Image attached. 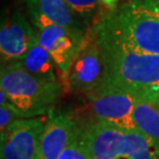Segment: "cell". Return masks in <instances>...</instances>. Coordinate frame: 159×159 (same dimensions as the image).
Here are the masks:
<instances>
[{
    "instance_id": "6da1fadb",
    "label": "cell",
    "mask_w": 159,
    "mask_h": 159,
    "mask_svg": "<svg viewBox=\"0 0 159 159\" xmlns=\"http://www.w3.org/2000/svg\"><path fill=\"white\" fill-rule=\"evenodd\" d=\"M106 63L104 81L129 92L138 99L156 102L159 98V55L133 49L100 21L89 28Z\"/></svg>"
},
{
    "instance_id": "7a4b0ae2",
    "label": "cell",
    "mask_w": 159,
    "mask_h": 159,
    "mask_svg": "<svg viewBox=\"0 0 159 159\" xmlns=\"http://www.w3.org/2000/svg\"><path fill=\"white\" fill-rule=\"evenodd\" d=\"M100 21L133 49L159 55V3L129 0L100 14Z\"/></svg>"
},
{
    "instance_id": "3957f363",
    "label": "cell",
    "mask_w": 159,
    "mask_h": 159,
    "mask_svg": "<svg viewBox=\"0 0 159 159\" xmlns=\"http://www.w3.org/2000/svg\"><path fill=\"white\" fill-rule=\"evenodd\" d=\"M81 126L92 159H159V147L138 131H125L96 120Z\"/></svg>"
},
{
    "instance_id": "277c9868",
    "label": "cell",
    "mask_w": 159,
    "mask_h": 159,
    "mask_svg": "<svg viewBox=\"0 0 159 159\" xmlns=\"http://www.w3.org/2000/svg\"><path fill=\"white\" fill-rule=\"evenodd\" d=\"M0 89L24 118H35L47 114L62 93L59 83L40 81L17 63L1 66Z\"/></svg>"
},
{
    "instance_id": "5b68a950",
    "label": "cell",
    "mask_w": 159,
    "mask_h": 159,
    "mask_svg": "<svg viewBox=\"0 0 159 159\" xmlns=\"http://www.w3.org/2000/svg\"><path fill=\"white\" fill-rule=\"evenodd\" d=\"M86 96L94 120L125 131H136L132 114L138 98L129 92L104 81Z\"/></svg>"
},
{
    "instance_id": "8992f818",
    "label": "cell",
    "mask_w": 159,
    "mask_h": 159,
    "mask_svg": "<svg viewBox=\"0 0 159 159\" xmlns=\"http://www.w3.org/2000/svg\"><path fill=\"white\" fill-rule=\"evenodd\" d=\"M106 63L94 35L88 29L82 47L65 77L69 91L87 95L104 82Z\"/></svg>"
},
{
    "instance_id": "52a82bcc",
    "label": "cell",
    "mask_w": 159,
    "mask_h": 159,
    "mask_svg": "<svg viewBox=\"0 0 159 159\" xmlns=\"http://www.w3.org/2000/svg\"><path fill=\"white\" fill-rule=\"evenodd\" d=\"M44 122L39 118L16 121L0 135L1 159H39Z\"/></svg>"
},
{
    "instance_id": "ba28073f",
    "label": "cell",
    "mask_w": 159,
    "mask_h": 159,
    "mask_svg": "<svg viewBox=\"0 0 159 159\" xmlns=\"http://www.w3.org/2000/svg\"><path fill=\"white\" fill-rule=\"evenodd\" d=\"M36 40L37 31L26 16L19 9H6L0 28L1 66L20 61Z\"/></svg>"
},
{
    "instance_id": "9c48e42d",
    "label": "cell",
    "mask_w": 159,
    "mask_h": 159,
    "mask_svg": "<svg viewBox=\"0 0 159 159\" xmlns=\"http://www.w3.org/2000/svg\"><path fill=\"white\" fill-rule=\"evenodd\" d=\"M86 33L62 26H50L37 30V40L50 54L64 78L85 39Z\"/></svg>"
},
{
    "instance_id": "30bf717a",
    "label": "cell",
    "mask_w": 159,
    "mask_h": 159,
    "mask_svg": "<svg viewBox=\"0 0 159 159\" xmlns=\"http://www.w3.org/2000/svg\"><path fill=\"white\" fill-rule=\"evenodd\" d=\"M30 20L37 30L62 26L87 32L88 28L72 14L64 0H26Z\"/></svg>"
},
{
    "instance_id": "8fae6325",
    "label": "cell",
    "mask_w": 159,
    "mask_h": 159,
    "mask_svg": "<svg viewBox=\"0 0 159 159\" xmlns=\"http://www.w3.org/2000/svg\"><path fill=\"white\" fill-rule=\"evenodd\" d=\"M80 124L67 115H56L44 124L39 159H58L74 138Z\"/></svg>"
},
{
    "instance_id": "7c38bea8",
    "label": "cell",
    "mask_w": 159,
    "mask_h": 159,
    "mask_svg": "<svg viewBox=\"0 0 159 159\" xmlns=\"http://www.w3.org/2000/svg\"><path fill=\"white\" fill-rule=\"evenodd\" d=\"M16 63L26 72L40 81L58 83L55 72V62L50 54L40 46L39 40L33 43L20 61Z\"/></svg>"
},
{
    "instance_id": "4fadbf2b",
    "label": "cell",
    "mask_w": 159,
    "mask_h": 159,
    "mask_svg": "<svg viewBox=\"0 0 159 159\" xmlns=\"http://www.w3.org/2000/svg\"><path fill=\"white\" fill-rule=\"evenodd\" d=\"M132 119L136 131L159 147V109L156 102L138 99Z\"/></svg>"
},
{
    "instance_id": "5bb4252c",
    "label": "cell",
    "mask_w": 159,
    "mask_h": 159,
    "mask_svg": "<svg viewBox=\"0 0 159 159\" xmlns=\"http://www.w3.org/2000/svg\"><path fill=\"white\" fill-rule=\"evenodd\" d=\"M69 9L88 29L95 21L100 9L99 0H64Z\"/></svg>"
},
{
    "instance_id": "9a60e30c",
    "label": "cell",
    "mask_w": 159,
    "mask_h": 159,
    "mask_svg": "<svg viewBox=\"0 0 159 159\" xmlns=\"http://www.w3.org/2000/svg\"><path fill=\"white\" fill-rule=\"evenodd\" d=\"M58 159H92L89 149L83 138L81 124L79 125L77 132L70 143L64 149Z\"/></svg>"
},
{
    "instance_id": "2e32d148",
    "label": "cell",
    "mask_w": 159,
    "mask_h": 159,
    "mask_svg": "<svg viewBox=\"0 0 159 159\" xmlns=\"http://www.w3.org/2000/svg\"><path fill=\"white\" fill-rule=\"evenodd\" d=\"M21 113L9 102L0 106V133H3L12 123L23 119Z\"/></svg>"
},
{
    "instance_id": "e0dca14e",
    "label": "cell",
    "mask_w": 159,
    "mask_h": 159,
    "mask_svg": "<svg viewBox=\"0 0 159 159\" xmlns=\"http://www.w3.org/2000/svg\"><path fill=\"white\" fill-rule=\"evenodd\" d=\"M100 1V5L103 6L107 11H113L115 9L118 4V1L119 0H99Z\"/></svg>"
},
{
    "instance_id": "ac0fdd59",
    "label": "cell",
    "mask_w": 159,
    "mask_h": 159,
    "mask_svg": "<svg viewBox=\"0 0 159 159\" xmlns=\"http://www.w3.org/2000/svg\"><path fill=\"white\" fill-rule=\"evenodd\" d=\"M156 104H157V107H158V109H159V98H158V100L156 101Z\"/></svg>"
},
{
    "instance_id": "d6986e66",
    "label": "cell",
    "mask_w": 159,
    "mask_h": 159,
    "mask_svg": "<svg viewBox=\"0 0 159 159\" xmlns=\"http://www.w3.org/2000/svg\"><path fill=\"white\" fill-rule=\"evenodd\" d=\"M153 1H155V2H157V3H159V0H153Z\"/></svg>"
},
{
    "instance_id": "ffe728a7",
    "label": "cell",
    "mask_w": 159,
    "mask_h": 159,
    "mask_svg": "<svg viewBox=\"0 0 159 159\" xmlns=\"http://www.w3.org/2000/svg\"><path fill=\"white\" fill-rule=\"evenodd\" d=\"M124 2H126V1H129V0H123Z\"/></svg>"
}]
</instances>
